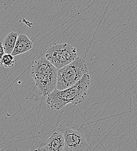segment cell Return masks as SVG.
<instances>
[{"mask_svg": "<svg viewBox=\"0 0 137 151\" xmlns=\"http://www.w3.org/2000/svg\"><path fill=\"white\" fill-rule=\"evenodd\" d=\"M87 73L88 68L85 60L77 57L70 64L57 70L56 89L64 90L73 86Z\"/></svg>", "mask_w": 137, "mask_h": 151, "instance_id": "obj_3", "label": "cell"}, {"mask_svg": "<svg viewBox=\"0 0 137 151\" xmlns=\"http://www.w3.org/2000/svg\"><path fill=\"white\" fill-rule=\"evenodd\" d=\"M91 84L89 73L83 76L73 86L64 90L55 89L46 99L47 105L52 109L59 111L68 104H80L88 94Z\"/></svg>", "mask_w": 137, "mask_h": 151, "instance_id": "obj_1", "label": "cell"}, {"mask_svg": "<svg viewBox=\"0 0 137 151\" xmlns=\"http://www.w3.org/2000/svg\"><path fill=\"white\" fill-rule=\"evenodd\" d=\"M30 74L40 95L47 97L56 89L57 69L45 58H41L33 62Z\"/></svg>", "mask_w": 137, "mask_h": 151, "instance_id": "obj_2", "label": "cell"}, {"mask_svg": "<svg viewBox=\"0 0 137 151\" xmlns=\"http://www.w3.org/2000/svg\"><path fill=\"white\" fill-rule=\"evenodd\" d=\"M5 54V51H4V50L3 45H2V43L1 42H0V66H2V58Z\"/></svg>", "mask_w": 137, "mask_h": 151, "instance_id": "obj_10", "label": "cell"}, {"mask_svg": "<svg viewBox=\"0 0 137 151\" xmlns=\"http://www.w3.org/2000/svg\"><path fill=\"white\" fill-rule=\"evenodd\" d=\"M18 37V35L17 32H12L8 33L7 36L4 38L2 45L6 54H11L13 52L17 38Z\"/></svg>", "mask_w": 137, "mask_h": 151, "instance_id": "obj_8", "label": "cell"}, {"mask_svg": "<svg viewBox=\"0 0 137 151\" xmlns=\"http://www.w3.org/2000/svg\"><path fill=\"white\" fill-rule=\"evenodd\" d=\"M0 151H1V150H0Z\"/></svg>", "mask_w": 137, "mask_h": 151, "instance_id": "obj_11", "label": "cell"}, {"mask_svg": "<svg viewBox=\"0 0 137 151\" xmlns=\"http://www.w3.org/2000/svg\"><path fill=\"white\" fill-rule=\"evenodd\" d=\"M65 141L62 132H54L47 139L44 146L45 151H64Z\"/></svg>", "mask_w": 137, "mask_h": 151, "instance_id": "obj_6", "label": "cell"}, {"mask_svg": "<svg viewBox=\"0 0 137 151\" xmlns=\"http://www.w3.org/2000/svg\"><path fill=\"white\" fill-rule=\"evenodd\" d=\"M33 47V42L26 35L20 34L17 38L16 44L12 55L15 57L24 54L30 50Z\"/></svg>", "mask_w": 137, "mask_h": 151, "instance_id": "obj_7", "label": "cell"}, {"mask_svg": "<svg viewBox=\"0 0 137 151\" xmlns=\"http://www.w3.org/2000/svg\"><path fill=\"white\" fill-rule=\"evenodd\" d=\"M77 58V48L67 43L53 44L49 47L45 55V58L57 69L70 64Z\"/></svg>", "mask_w": 137, "mask_h": 151, "instance_id": "obj_4", "label": "cell"}, {"mask_svg": "<svg viewBox=\"0 0 137 151\" xmlns=\"http://www.w3.org/2000/svg\"><path fill=\"white\" fill-rule=\"evenodd\" d=\"M65 147L64 151H89L90 145L83 134L71 129L63 132Z\"/></svg>", "mask_w": 137, "mask_h": 151, "instance_id": "obj_5", "label": "cell"}, {"mask_svg": "<svg viewBox=\"0 0 137 151\" xmlns=\"http://www.w3.org/2000/svg\"><path fill=\"white\" fill-rule=\"evenodd\" d=\"M2 64L6 68H10L15 65V59L12 54H5L2 59Z\"/></svg>", "mask_w": 137, "mask_h": 151, "instance_id": "obj_9", "label": "cell"}]
</instances>
